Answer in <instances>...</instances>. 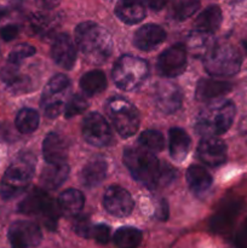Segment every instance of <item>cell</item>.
I'll return each instance as SVG.
<instances>
[{"label":"cell","instance_id":"24","mask_svg":"<svg viewBox=\"0 0 247 248\" xmlns=\"http://www.w3.org/2000/svg\"><path fill=\"white\" fill-rule=\"evenodd\" d=\"M186 182L195 195L201 196L208 191L212 186V176L203 167L199 165H191L186 171Z\"/></svg>","mask_w":247,"mask_h":248},{"label":"cell","instance_id":"5","mask_svg":"<svg viewBox=\"0 0 247 248\" xmlns=\"http://www.w3.org/2000/svg\"><path fill=\"white\" fill-rule=\"evenodd\" d=\"M242 57L239 50L232 44L222 43L211 47L203 57V64L208 74L213 77H232L241 68Z\"/></svg>","mask_w":247,"mask_h":248},{"label":"cell","instance_id":"13","mask_svg":"<svg viewBox=\"0 0 247 248\" xmlns=\"http://www.w3.org/2000/svg\"><path fill=\"white\" fill-rule=\"evenodd\" d=\"M182 91L177 85L172 82L157 84L153 93L154 106L165 114H172L182 107Z\"/></svg>","mask_w":247,"mask_h":248},{"label":"cell","instance_id":"11","mask_svg":"<svg viewBox=\"0 0 247 248\" xmlns=\"http://www.w3.org/2000/svg\"><path fill=\"white\" fill-rule=\"evenodd\" d=\"M186 50L181 44L166 48L157 58L156 69L165 78H176L185 70Z\"/></svg>","mask_w":247,"mask_h":248},{"label":"cell","instance_id":"45","mask_svg":"<svg viewBox=\"0 0 247 248\" xmlns=\"http://www.w3.org/2000/svg\"><path fill=\"white\" fill-rule=\"evenodd\" d=\"M144 1L147 2V5L150 9L155 10V11H159L162 7H165L167 0H144Z\"/></svg>","mask_w":247,"mask_h":248},{"label":"cell","instance_id":"4","mask_svg":"<svg viewBox=\"0 0 247 248\" xmlns=\"http://www.w3.org/2000/svg\"><path fill=\"white\" fill-rule=\"evenodd\" d=\"M35 171V159L31 154H21L7 167L1 179L0 196L11 200L23 193L31 183Z\"/></svg>","mask_w":247,"mask_h":248},{"label":"cell","instance_id":"29","mask_svg":"<svg viewBox=\"0 0 247 248\" xmlns=\"http://www.w3.org/2000/svg\"><path fill=\"white\" fill-rule=\"evenodd\" d=\"M107 87V78L102 70H91L85 73L80 79V89L87 96L98 94Z\"/></svg>","mask_w":247,"mask_h":248},{"label":"cell","instance_id":"21","mask_svg":"<svg viewBox=\"0 0 247 248\" xmlns=\"http://www.w3.org/2000/svg\"><path fill=\"white\" fill-rule=\"evenodd\" d=\"M115 14L124 23L136 24L144 19L147 11L140 0H119L115 6Z\"/></svg>","mask_w":247,"mask_h":248},{"label":"cell","instance_id":"35","mask_svg":"<svg viewBox=\"0 0 247 248\" xmlns=\"http://www.w3.org/2000/svg\"><path fill=\"white\" fill-rule=\"evenodd\" d=\"M87 109V101L80 94H73L68 99L67 104L64 107V116L65 118H73L75 115L84 113Z\"/></svg>","mask_w":247,"mask_h":248},{"label":"cell","instance_id":"44","mask_svg":"<svg viewBox=\"0 0 247 248\" xmlns=\"http://www.w3.org/2000/svg\"><path fill=\"white\" fill-rule=\"evenodd\" d=\"M36 5L43 10H52L61 2V0H35Z\"/></svg>","mask_w":247,"mask_h":248},{"label":"cell","instance_id":"39","mask_svg":"<svg viewBox=\"0 0 247 248\" xmlns=\"http://www.w3.org/2000/svg\"><path fill=\"white\" fill-rule=\"evenodd\" d=\"M91 239H94L101 245H107L109 242V239H110V228L106 224L93 225Z\"/></svg>","mask_w":247,"mask_h":248},{"label":"cell","instance_id":"40","mask_svg":"<svg viewBox=\"0 0 247 248\" xmlns=\"http://www.w3.org/2000/svg\"><path fill=\"white\" fill-rule=\"evenodd\" d=\"M174 178H176V170L173 167L169 166L166 164L160 167L159 186H169L173 182Z\"/></svg>","mask_w":247,"mask_h":248},{"label":"cell","instance_id":"48","mask_svg":"<svg viewBox=\"0 0 247 248\" xmlns=\"http://www.w3.org/2000/svg\"><path fill=\"white\" fill-rule=\"evenodd\" d=\"M242 45H244V47L246 48V51H247V39H246V40L242 41Z\"/></svg>","mask_w":247,"mask_h":248},{"label":"cell","instance_id":"47","mask_svg":"<svg viewBox=\"0 0 247 248\" xmlns=\"http://www.w3.org/2000/svg\"><path fill=\"white\" fill-rule=\"evenodd\" d=\"M6 14H7V10H5V9H2V7H0V19H1L2 17H4Z\"/></svg>","mask_w":247,"mask_h":248},{"label":"cell","instance_id":"32","mask_svg":"<svg viewBox=\"0 0 247 248\" xmlns=\"http://www.w3.org/2000/svg\"><path fill=\"white\" fill-rule=\"evenodd\" d=\"M16 127L23 135L33 133L39 126L38 111L31 108H23L16 115Z\"/></svg>","mask_w":247,"mask_h":248},{"label":"cell","instance_id":"9","mask_svg":"<svg viewBox=\"0 0 247 248\" xmlns=\"http://www.w3.org/2000/svg\"><path fill=\"white\" fill-rule=\"evenodd\" d=\"M82 136L89 144L97 148L107 147L113 140L110 126L98 113H90L85 116L82 121Z\"/></svg>","mask_w":247,"mask_h":248},{"label":"cell","instance_id":"28","mask_svg":"<svg viewBox=\"0 0 247 248\" xmlns=\"http://www.w3.org/2000/svg\"><path fill=\"white\" fill-rule=\"evenodd\" d=\"M57 203L61 213L75 217L81 211L85 203V198L81 191L77 190V189H67L61 194Z\"/></svg>","mask_w":247,"mask_h":248},{"label":"cell","instance_id":"12","mask_svg":"<svg viewBox=\"0 0 247 248\" xmlns=\"http://www.w3.org/2000/svg\"><path fill=\"white\" fill-rule=\"evenodd\" d=\"M103 206L109 215L124 218L131 215L135 203L126 189L119 186H110L103 195Z\"/></svg>","mask_w":247,"mask_h":248},{"label":"cell","instance_id":"20","mask_svg":"<svg viewBox=\"0 0 247 248\" xmlns=\"http://www.w3.org/2000/svg\"><path fill=\"white\" fill-rule=\"evenodd\" d=\"M67 143L64 138L56 132H50L43 143V155L47 164L64 162L67 157Z\"/></svg>","mask_w":247,"mask_h":248},{"label":"cell","instance_id":"27","mask_svg":"<svg viewBox=\"0 0 247 248\" xmlns=\"http://www.w3.org/2000/svg\"><path fill=\"white\" fill-rule=\"evenodd\" d=\"M222 23V10L217 5H211L206 7L194 22L195 31L213 33L219 28Z\"/></svg>","mask_w":247,"mask_h":248},{"label":"cell","instance_id":"26","mask_svg":"<svg viewBox=\"0 0 247 248\" xmlns=\"http://www.w3.org/2000/svg\"><path fill=\"white\" fill-rule=\"evenodd\" d=\"M58 24H60L58 17L47 12H36L29 18V28L38 36L52 35L58 28Z\"/></svg>","mask_w":247,"mask_h":248},{"label":"cell","instance_id":"30","mask_svg":"<svg viewBox=\"0 0 247 248\" xmlns=\"http://www.w3.org/2000/svg\"><path fill=\"white\" fill-rule=\"evenodd\" d=\"M215 43L211 33L206 31H194L188 36V48L195 57H205Z\"/></svg>","mask_w":247,"mask_h":248},{"label":"cell","instance_id":"17","mask_svg":"<svg viewBox=\"0 0 247 248\" xmlns=\"http://www.w3.org/2000/svg\"><path fill=\"white\" fill-rule=\"evenodd\" d=\"M52 199L43 189L34 188L27 194L26 198L19 202L18 212L27 216H43L47 210L48 206L52 203Z\"/></svg>","mask_w":247,"mask_h":248},{"label":"cell","instance_id":"1","mask_svg":"<svg viewBox=\"0 0 247 248\" xmlns=\"http://www.w3.org/2000/svg\"><path fill=\"white\" fill-rule=\"evenodd\" d=\"M75 43L89 62L102 63L113 52L110 34L94 22H82L75 28Z\"/></svg>","mask_w":247,"mask_h":248},{"label":"cell","instance_id":"36","mask_svg":"<svg viewBox=\"0 0 247 248\" xmlns=\"http://www.w3.org/2000/svg\"><path fill=\"white\" fill-rule=\"evenodd\" d=\"M34 53H35V47L34 46L29 45V44H19L10 52L7 62L15 63V64H21L22 61L28 57H31V56H34Z\"/></svg>","mask_w":247,"mask_h":248},{"label":"cell","instance_id":"15","mask_svg":"<svg viewBox=\"0 0 247 248\" xmlns=\"http://www.w3.org/2000/svg\"><path fill=\"white\" fill-rule=\"evenodd\" d=\"M51 55L53 61L64 69H72L77 61V50L70 36L67 34H58L53 39L51 46Z\"/></svg>","mask_w":247,"mask_h":248},{"label":"cell","instance_id":"10","mask_svg":"<svg viewBox=\"0 0 247 248\" xmlns=\"http://www.w3.org/2000/svg\"><path fill=\"white\" fill-rule=\"evenodd\" d=\"M9 241L12 248L36 247L43 239V234L35 223L29 220H17L9 228Z\"/></svg>","mask_w":247,"mask_h":248},{"label":"cell","instance_id":"25","mask_svg":"<svg viewBox=\"0 0 247 248\" xmlns=\"http://www.w3.org/2000/svg\"><path fill=\"white\" fill-rule=\"evenodd\" d=\"M230 90V82L216 79H201L196 86V98L199 101H208L228 93Z\"/></svg>","mask_w":247,"mask_h":248},{"label":"cell","instance_id":"41","mask_svg":"<svg viewBox=\"0 0 247 248\" xmlns=\"http://www.w3.org/2000/svg\"><path fill=\"white\" fill-rule=\"evenodd\" d=\"M19 33V27L17 24H6L0 28V36L4 41H11L16 39Z\"/></svg>","mask_w":247,"mask_h":248},{"label":"cell","instance_id":"43","mask_svg":"<svg viewBox=\"0 0 247 248\" xmlns=\"http://www.w3.org/2000/svg\"><path fill=\"white\" fill-rule=\"evenodd\" d=\"M236 248H247V220L236 236Z\"/></svg>","mask_w":247,"mask_h":248},{"label":"cell","instance_id":"42","mask_svg":"<svg viewBox=\"0 0 247 248\" xmlns=\"http://www.w3.org/2000/svg\"><path fill=\"white\" fill-rule=\"evenodd\" d=\"M155 217H156L157 219L162 220V222H165V220L169 218V206H167L166 200H164V199L159 201V205H157L156 207V212H155Z\"/></svg>","mask_w":247,"mask_h":248},{"label":"cell","instance_id":"6","mask_svg":"<svg viewBox=\"0 0 247 248\" xmlns=\"http://www.w3.org/2000/svg\"><path fill=\"white\" fill-rule=\"evenodd\" d=\"M111 74L119 89L124 91H133L139 89L148 79L149 65L142 58L125 55L116 61Z\"/></svg>","mask_w":247,"mask_h":248},{"label":"cell","instance_id":"7","mask_svg":"<svg viewBox=\"0 0 247 248\" xmlns=\"http://www.w3.org/2000/svg\"><path fill=\"white\" fill-rule=\"evenodd\" d=\"M107 114L119 135L128 138L137 132L139 127V114L131 102L123 97H113L106 106Z\"/></svg>","mask_w":247,"mask_h":248},{"label":"cell","instance_id":"31","mask_svg":"<svg viewBox=\"0 0 247 248\" xmlns=\"http://www.w3.org/2000/svg\"><path fill=\"white\" fill-rule=\"evenodd\" d=\"M142 239V232L133 227L119 228L113 236L114 244L118 248H137Z\"/></svg>","mask_w":247,"mask_h":248},{"label":"cell","instance_id":"23","mask_svg":"<svg viewBox=\"0 0 247 248\" xmlns=\"http://www.w3.org/2000/svg\"><path fill=\"white\" fill-rule=\"evenodd\" d=\"M170 155L172 160L181 162L188 156L190 150L191 140L188 133L179 127H173L170 130Z\"/></svg>","mask_w":247,"mask_h":248},{"label":"cell","instance_id":"16","mask_svg":"<svg viewBox=\"0 0 247 248\" xmlns=\"http://www.w3.org/2000/svg\"><path fill=\"white\" fill-rule=\"evenodd\" d=\"M166 39V31L157 24H145L136 31L133 45L140 51H150L157 47Z\"/></svg>","mask_w":247,"mask_h":248},{"label":"cell","instance_id":"18","mask_svg":"<svg viewBox=\"0 0 247 248\" xmlns=\"http://www.w3.org/2000/svg\"><path fill=\"white\" fill-rule=\"evenodd\" d=\"M108 165L107 161L101 156H94L87 161L80 172V182L86 188L98 186L107 177Z\"/></svg>","mask_w":247,"mask_h":248},{"label":"cell","instance_id":"2","mask_svg":"<svg viewBox=\"0 0 247 248\" xmlns=\"http://www.w3.org/2000/svg\"><path fill=\"white\" fill-rule=\"evenodd\" d=\"M235 113V104L229 99H218L212 102L196 116V133L203 137L223 135L234 123Z\"/></svg>","mask_w":247,"mask_h":248},{"label":"cell","instance_id":"22","mask_svg":"<svg viewBox=\"0 0 247 248\" xmlns=\"http://www.w3.org/2000/svg\"><path fill=\"white\" fill-rule=\"evenodd\" d=\"M69 176V166L65 162H58V164H48L43 170L40 176V183L44 189L53 190L57 189L67 181Z\"/></svg>","mask_w":247,"mask_h":248},{"label":"cell","instance_id":"19","mask_svg":"<svg viewBox=\"0 0 247 248\" xmlns=\"http://www.w3.org/2000/svg\"><path fill=\"white\" fill-rule=\"evenodd\" d=\"M240 211H241V202H239V201H229L225 205H223L211 219L210 227L212 232H228L234 224Z\"/></svg>","mask_w":247,"mask_h":248},{"label":"cell","instance_id":"33","mask_svg":"<svg viewBox=\"0 0 247 248\" xmlns=\"http://www.w3.org/2000/svg\"><path fill=\"white\" fill-rule=\"evenodd\" d=\"M200 7V0H171L172 16L178 21L189 18Z\"/></svg>","mask_w":247,"mask_h":248},{"label":"cell","instance_id":"3","mask_svg":"<svg viewBox=\"0 0 247 248\" xmlns=\"http://www.w3.org/2000/svg\"><path fill=\"white\" fill-rule=\"evenodd\" d=\"M123 159L131 176L138 183L149 189L159 186L160 165L152 152L144 148H127L124 152Z\"/></svg>","mask_w":247,"mask_h":248},{"label":"cell","instance_id":"14","mask_svg":"<svg viewBox=\"0 0 247 248\" xmlns=\"http://www.w3.org/2000/svg\"><path fill=\"white\" fill-rule=\"evenodd\" d=\"M198 156L203 164L218 167L227 161V145L216 137H205L198 147Z\"/></svg>","mask_w":247,"mask_h":248},{"label":"cell","instance_id":"8","mask_svg":"<svg viewBox=\"0 0 247 248\" xmlns=\"http://www.w3.org/2000/svg\"><path fill=\"white\" fill-rule=\"evenodd\" d=\"M70 81L65 75L57 74L50 79L41 94L40 107L46 118H57L63 110L65 97L69 92Z\"/></svg>","mask_w":247,"mask_h":248},{"label":"cell","instance_id":"38","mask_svg":"<svg viewBox=\"0 0 247 248\" xmlns=\"http://www.w3.org/2000/svg\"><path fill=\"white\" fill-rule=\"evenodd\" d=\"M19 75H21V73H19V64L7 62L6 65H4L1 72H0V79H1V81L6 86H10V85L14 84L18 79Z\"/></svg>","mask_w":247,"mask_h":248},{"label":"cell","instance_id":"37","mask_svg":"<svg viewBox=\"0 0 247 248\" xmlns=\"http://www.w3.org/2000/svg\"><path fill=\"white\" fill-rule=\"evenodd\" d=\"M92 228H93V225L91 224L89 218L85 217V216H75V219L73 222V230L75 232V234L81 237L90 239L92 234Z\"/></svg>","mask_w":247,"mask_h":248},{"label":"cell","instance_id":"46","mask_svg":"<svg viewBox=\"0 0 247 248\" xmlns=\"http://www.w3.org/2000/svg\"><path fill=\"white\" fill-rule=\"evenodd\" d=\"M239 131L242 140H244L245 143L247 144V115L245 116V118H242L241 123H240V126H239Z\"/></svg>","mask_w":247,"mask_h":248},{"label":"cell","instance_id":"34","mask_svg":"<svg viewBox=\"0 0 247 248\" xmlns=\"http://www.w3.org/2000/svg\"><path fill=\"white\" fill-rule=\"evenodd\" d=\"M138 142L144 149L149 152H161L165 147V138L161 132L156 130H145L140 133Z\"/></svg>","mask_w":247,"mask_h":248}]
</instances>
